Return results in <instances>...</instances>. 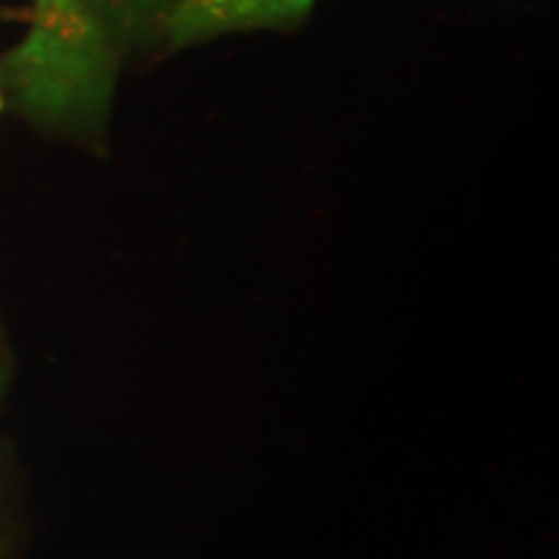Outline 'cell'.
<instances>
[{
    "label": "cell",
    "instance_id": "1",
    "mask_svg": "<svg viewBox=\"0 0 559 559\" xmlns=\"http://www.w3.org/2000/svg\"><path fill=\"white\" fill-rule=\"evenodd\" d=\"M29 34L3 60L21 107L41 122L91 124L107 109L117 58L81 0H34Z\"/></svg>",
    "mask_w": 559,
    "mask_h": 559
},
{
    "label": "cell",
    "instance_id": "2",
    "mask_svg": "<svg viewBox=\"0 0 559 559\" xmlns=\"http://www.w3.org/2000/svg\"><path fill=\"white\" fill-rule=\"evenodd\" d=\"M313 0H174L166 32L174 47L198 45L218 34L264 29L306 16Z\"/></svg>",
    "mask_w": 559,
    "mask_h": 559
},
{
    "label": "cell",
    "instance_id": "3",
    "mask_svg": "<svg viewBox=\"0 0 559 559\" xmlns=\"http://www.w3.org/2000/svg\"><path fill=\"white\" fill-rule=\"evenodd\" d=\"M104 45L115 58L166 19L174 0H81Z\"/></svg>",
    "mask_w": 559,
    "mask_h": 559
},
{
    "label": "cell",
    "instance_id": "4",
    "mask_svg": "<svg viewBox=\"0 0 559 559\" xmlns=\"http://www.w3.org/2000/svg\"><path fill=\"white\" fill-rule=\"evenodd\" d=\"M0 16H19V13H16V11H11V13H9V11H5V13L0 11Z\"/></svg>",
    "mask_w": 559,
    "mask_h": 559
}]
</instances>
